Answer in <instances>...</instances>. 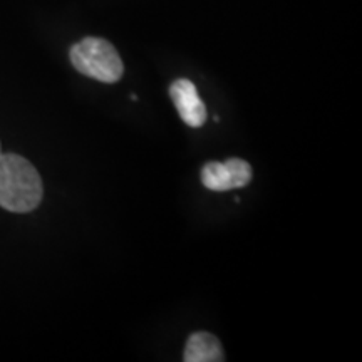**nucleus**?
Here are the masks:
<instances>
[{"mask_svg":"<svg viewBox=\"0 0 362 362\" xmlns=\"http://www.w3.org/2000/svg\"><path fill=\"white\" fill-rule=\"evenodd\" d=\"M250 180L252 166L240 158H230L225 163H206L202 170V183L211 192H230L247 187Z\"/></svg>","mask_w":362,"mask_h":362,"instance_id":"7ed1b4c3","label":"nucleus"},{"mask_svg":"<svg viewBox=\"0 0 362 362\" xmlns=\"http://www.w3.org/2000/svg\"><path fill=\"white\" fill-rule=\"evenodd\" d=\"M0 155H2V148H0Z\"/></svg>","mask_w":362,"mask_h":362,"instance_id":"423d86ee","label":"nucleus"},{"mask_svg":"<svg viewBox=\"0 0 362 362\" xmlns=\"http://www.w3.org/2000/svg\"><path fill=\"white\" fill-rule=\"evenodd\" d=\"M170 96L181 119L189 128H202L206 121V107L198 96L197 86L188 79H178L171 84Z\"/></svg>","mask_w":362,"mask_h":362,"instance_id":"20e7f679","label":"nucleus"},{"mask_svg":"<svg viewBox=\"0 0 362 362\" xmlns=\"http://www.w3.org/2000/svg\"><path fill=\"white\" fill-rule=\"evenodd\" d=\"M185 362H220L225 361L221 344L214 334L194 332L185 347Z\"/></svg>","mask_w":362,"mask_h":362,"instance_id":"39448f33","label":"nucleus"},{"mask_svg":"<svg viewBox=\"0 0 362 362\" xmlns=\"http://www.w3.org/2000/svg\"><path fill=\"white\" fill-rule=\"evenodd\" d=\"M72 66L81 74L104 84H115L124 72L123 61L115 45L99 37H86L74 44L69 52Z\"/></svg>","mask_w":362,"mask_h":362,"instance_id":"f03ea898","label":"nucleus"},{"mask_svg":"<svg viewBox=\"0 0 362 362\" xmlns=\"http://www.w3.org/2000/svg\"><path fill=\"white\" fill-rule=\"evenodd\" d=\"M42 180L33 163L16 153L0 155V206L29 214L42 202Z\"/></svg>","mask_w":362,"mask_h":362,"instance_id":"f257e3e1","label":"nucleus"}]
</instances>
